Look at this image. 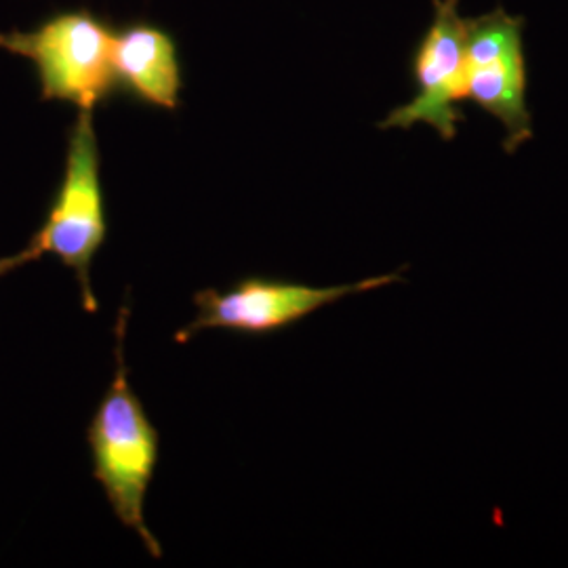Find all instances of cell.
I'll return each instance as SVG.
<instances>
[{
    "mask_svg": "<svg viewBox=\"0 0 568 568\" xmlns=\"http://www.w3.org/2000/svg\"><path fill=\"white\" fill-rule=\"evenodd\" d=\"M108 236V215L102 185V154L91 112H81L70 126L65 166L60 187L49 204L39 232L28 248L39 260L53 255L74 272L81 286L82 307L98 312L91 284V264Z\"/></svg>",
    "mask_w": 568,
    "mask_h": 568,
    "instance_id": "3957f363",
    "label": "cell"
},
{
    "mask_svg": "<svg viewBox=\"0 0 568 568\" xmlns=\"http://www.w3.org/2000/svg\"><path fill=\"white\" fill-rule=\"evenodd\" d=\"M112 65L119 93L150 108H180L183 89L180 47L161 26L135 21L116 30Z\"/></svg>",
    "mask_w": 568,
    "mask_h": 568,
    "instance_id": "52a82bcc",
    "label": "cell"
},
{
    "mask_svg": "<svg viewBox=\"0 0 568 568\" xmlns=\"http://www.w3.org/2000/svg\"><path fill=\"white\" fill-rule=\"evenodd\" d=\"M110 21L87 9L61 11L28 32H2L0 49L32 61L44 102L77 105L95 112L100 103L119 93Z\"/></svg>",
    "mask_w": 568,
    "mask_h": 568,
    "instance_id": "7a4b0ae2",
    "label": "cell"
},
{
    "mask_svg": "<svg viewBox=\"0 0 568 568\" xmlns=\"http://www.w3.org/2000/svg\"><path fill=\"white\" fill-rule=\"evenodd\" d=\"M129 305H122L116 321V373L87 429L93 478L102 485L122 527L140 535L152 558L161 560L163 548L145 525V495L161 457V436L150 422L142 400L129 382L124 342Z\"/></svg>",
    "mask_w": 568,
    "mask_h": 568,
    "instance_id": "6da1fadb",
    "label": "cell"
},
{
    "mask_svg": "<svg viewBox=\"0 0 568 568\" xmlns=\"http://www.w3.org/2000/svg\"><path fill=\"white\" fill-rule=\"evenodd\" d=\"M37 257L32 255V251L26 246L18 255H9V257H0V278H4L7 274L16 272L21 265L28 264V262H34Z\"/></svg>",
    "mask_w": 568,
    "mask_h": 568,
    "instance_id": "ba28073f",
    "label": "cell"
},
{
    "mask_svg": "<svg viewBox=\"0 0 568 568\" xmlns=\"http://www.w3.org/2000/svg\"><path fill=\"white\" fill-rule=\"evenodd\" d=\"M432 7L434 18L410 63L417 91L410 102L394 108L379 129L427 124L450 142L464 121L459 103L466 102L467 20L459 13V0H434Z\"/></svg>",
    "mask_w": 568,
    "mask_h": 568,
    "instance_id": "8992f818",
    "label": "cell"
},
{
    "mask_svg": "<svg viewBox=\"0 0 568 568\" xmlns=\"http://www.w3.org/2000/svg\"><path fill=\"white\" fill-rule=\"evenodd\" d=\"M466 100L504 124V148L508 154L532 138L523 20L509 16L501 7L467 20Z\"/></svg>",
    "mask_w": 568,
    "mask_h": 568,
    "instance_id": "5b68a950",
    "label": "cell"
},
{
    "mask_svg": "<svg viewBox=\"0 0 568 568\" xmlns=\"http://www.w3.org/2000/svg\"><path fill=\"white\" fill-rule=\"evenodd\" d=\"M398 281V272L337 286H310L281 278L276 281L251 276L239 281L227 291L203 288L194 295L196 318L182 328L175 339L185 344L196 333L209 328H225L246 335H267L304 321L305 316L318 312L325 305L337 304L349 295L375 291Z\"/></svg>",
    "mask_w": 568,
    "mask_h": 568,
    "instance_id": "277c9868",
    "label": "cell"
}]
</instances>
